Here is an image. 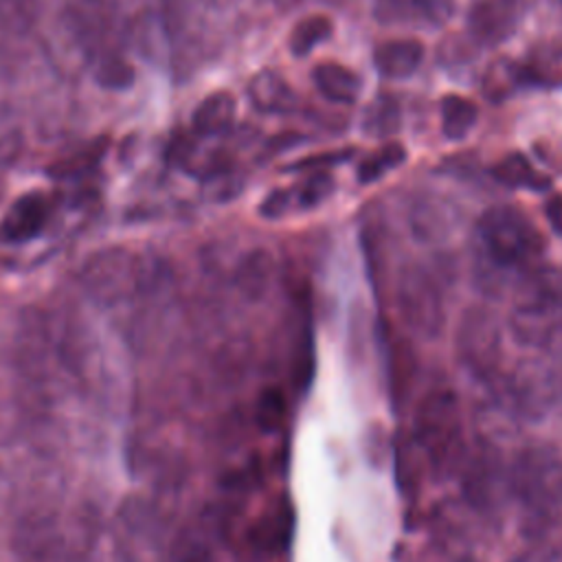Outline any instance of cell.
<instances>
[{
  "mask_svg": "<svg viewBox=\"0 0 562 562\" xmlns=\"http://www.w3.org/2000/svg\"><path fill=\"white\" fill-rule=\"evenodd\" d=\"M79 279L92 301L116 305L145 290L151 270L145 259L125 248H105L83 263Z\"/></svg>",
  "mask_w": 562,
  "mask_h": 562,
  "instance_id": "obj_4",
  "label": "cell"
},
{
  "mask_svg": "<svg viewBox=\"0 0 562 562\" xmlns=\"http://www.w3.org/2000/svg\"><path fill=\"white\" fill-rule=\"evenodd\" d=\"M522 88H527V79L518 59L501 55L485 66L481 77V94L490 103H503Z\"/></svg>",
  "mask_w": 562,
  "mask_h": 562,
  "instance_id": "obj_17",
  "label": "cell"
},
{
  "mask_svg": "<svg viewBox=\"0 0 562 562\" xmlns=\"http://www.w3.org/2000/svg\"><path fill=\"white\" fill-rule=\"evenodd\" d=\"M424 61V44L419 40H386L373 50V66L386 79H406Z\"/></svg>",
  "mask_w": 562,
  "mask_h": 562,
  "instance_id": "obj_15",
  "label": "cell"
},
{
  "mask_svg": "<svg viewBox=\"0 0 562 562\" xmlns=\"http://www.w3.org/2000/svg\"><path fill=\"white\" fill-rule=\"evenodd\" d=\"M101 151H103V143H94V145H90V147H86V149L72 154L70 158L57 162V165L50 169V173H55V178H61V180L77 178L79 173H86V171H90V169L97 165Z\"/></svg>",
  "mask_w": 562,
  "mask_h": 562,
  "instance_id": "obj_25",
  "label": "cell"
},
{
  "mask_svg": "<svg viewBox=\"0 0 562 562\" xmlns=\"http://www.w3.org/2000/svg\"><path fill=\"white\" fill-rule=\"evenodd\" d=\"M331 189L334 178L327 171H316L288 189L270 191L263 198L259 213L263 217H281L290 211H305L321 204L331 193Z\"/></svg>",
  "mask_w": 562,
  "mask_h": 562,
  "instance_id": "obj_10",
  "label": "cell"
},
{
  "mask_svg": "<svg viewBox=\"0 0 562 562\" xmlns=\"http://www.w3.org/2000/svg\"><path fill=\"white\" fill-rule=\"evenodd\" d=\"M483 255L498 268L529 270L544 252V237L516 206L487 209L476 226Z\"/></svg>",
  "mask_w": 562,
  "mask_h": 562,
  "instance_id": "obj_2",
  "label": "cell"
},
{
  "mask_svg": "<svg viewBox=\"0 0 562 562\" xmlns=\"http://www.w3.org/2000/svg\"><path fill=\"white\" fill-rule=\"evenodd\" d=\"M476 119L479 110L474 101L459 94H446L441 99V132L448 140H463L476 125Z\"/></svg>",
  "mask_w": 562,
  "mask_h": 562,
  "instance_id": "obj_20",
  "label": "cell"
},
{
  "mask_svg": "<svg viewBox=\"0 0 562 562\" xmlns=\"http://www.w3.org/2000/svg\"><path fill=\"white\" fill-rule=\"evenodd\" d=\"M235 97L226 90L204 97L191 114V130L200 138H213L226 134L235 123Z\"/></svg>",
  "mask_w": 562,
  "mask_h": 562,
  "instance_id": "obj_16",
  "label": "cell"
},
{
  "mask_svg": "<svg viewBox=\"0 0 562 562\" xmlns=\"http://www.w3.org/2000/svg\"><path fill=\"white\" fill-rule=\"evenodd\" d=\"M544 215L551 228L562 237V195L560 193L549 195V200L544 202Z\"/></svg>",
  "mask_w": 562,
  "mask_h": 562,
  "instance_id": "obj_28",
  "label": "cell"
},
{
  "mask_svg": "<svg viewBox=\"0 0 562 562\" xmlns=\"http://www.w3.org/2000/svg\"><path fill=\"white\" fill-rule=\"evenodd\" d=\"M294 512L285 496L270 501V505L255 518L248 529V547L255 555L270 558L281 553L292 538Z\"/></svg>",
  "mask_w": 562,
  "mask_h": 562,
  "instance_id": "obj_9",
  "label": "cell"
},
{
  "mask_svg": "<svg viewBox=\"0 0 562 562\" xmlns=\"http://www.w3.org/2000/svg\"><path fill=\"white\" fill-rule=\"evenodd\" d=\"M334 31V22L329 15L325 13H314V15H305L303 20H299L288 37V46L296 57H305L310 55L321 42L329 40Z\"/></svg>",
  "mask_w": 562,
  "mask_h": 562,
  "instance_id": "obj_22",
  "label": "cell"
},
{
  "mask_svg": "<svg viewBox=\"0 0 562 562\" xmlns=\"http://www.w3.org/2000/svg\"><path fill=\"white\" fill-rule=\"evenodd\" d=\"M520 13L522 0H472L468 33L481 46H496L516 31Z\"/></svg>",
  "mask_w": 562,
  "mask_h": 562,
  "instance_id": "obj_7",
  "label": "cell"
},
{
  "mask_svg": "<svg viewBox=\"0 0 562 562\" xmlns=\"http://www.w3.org/2000/svg\"><path fill=\"white\" fill-rule=\"evenodd\" d=\"M283 415H285V402L281 397V391L279 389L261 391V395L257 400V408H255L257 426L263 432H274V430H279Z\"/></svg>",
  "mask_w": 562,
  "mask_h": 562,
  "instance_id": "obj_24",
  "label": "cell"
},
{
  "mask_svg": "<svg viewBox=\"0 0 562 562\" xmlns=\"http://www.w3.org/2000/svg\"><path fill=\"white\" fill-rule=\"evenodd\" d=\"M402 125L400 103L391 94H378L362 114V130L373 138H391Z\"/></svg>",
  "mask_w": 562,
  "mask_h": 562,
  "instance_id": "obj_21",
  "label": "cell"
},
{
  "mask_svg": "<svg viewBox=\"0 0 562 562\" xmlns=\"http://www.w3.org/2000/svg\"><path fill=\"white\" fill-rule=\"evenodd\" d=\"M527 86L560 88L562 86V40L536 42L525 59H520Z\"/></svg>",
  "mask_w": 562,
  "mask_h": 562,
  "instance_id": "obj_14",
  "label": "cell"
},
{
  "mask_svg": "<svg viewBox=\"0 0 562 562\" xmlns=\"http://www.w3.org/2000/svg\"><path fill=\"white\" fill-rule=\"evenodd\" d=\"M415 437L437 472H450L463 448V415L450 389L424 395L415 413Z\"/></svg>",
  "mask_w": 562,
  "mask_h": 562,
  "instance_id": "obj_3",
  "label": "cell"
},
{
  "mask_svg": "<svg viewBox=\"0 0 562 562\" xmlns=\"http://www.w3.org/2000/svg\"><path fill=\"white\" fill-rule=\"evenodd\" d=\"M406 158V149L400 143H384L382 147H378L375 151L367 154L360 162H358V182L369 184L373 180H380L386 171L400 167Z\"/></svg>",
  "mask_w": 562,
  "mask_h": 562,
  "instance_id": "obj_23",
  "label": "cell"
},
{
  "mask_svg": "<svg viewBox=\"0 0 562 562\" xmlns=\"http://www.w3.org/2000/svg\"><path fill=\"white\" fill-rule=\"evenodd\" d=\"M53 202L40 191L20 195L0 220L2 244H26L35 239L48 224Z\"/></svg>",
  "mask_w": 562,
  "mask_h": 562,
  "instance_id": "obj_8",
  "label": "cell"
},
{
  "mask_svg": "<svg viewBox=\"0 0 562 562\" xmlns=\"http://www.w3.org/2000/svg\"><path fill=\"white\" fill-rule=\"evenodd\" d=\"M173 562H211L206 544L198 538H182L173 551Z\"/></svg>",
  "mask_w": 562,
  "mask_h": 562,
  "instance_id": "obj_26",
  "label": "cell"
},
{
  "mask_svg": "<svg viewBox=\"0 0 562 562\" xmlns=\"http://www.w3.org/2000/svg\"><path fill=\"white\" fill-rule=\"evenodd\" d=\"M246 92L252 108L263 114H285L299 103L296 92L277 70H259L248 81Z\"/></svg>",
  "mask_w": 562,
  "mask_h": 562,
  "instance_id": "obj_13",
  "label": "cell"
},
{
  "mask_svg": "<svg viewBox=\"0 0 562 562\" xmlns=\"http://www.w3.org/2000/svg\"><path fill=\"white\" fill-rule=\"evenodd\" d=\"M312 79L318 92L334 103H356L362 90V79L351 68L336 61L318 64Z\"/></svg>",
  "mask_w": 562,
  "mask_h": 562,
  "instance_id": "obj_18",
  "label": "cell"
},
{
  "mask_svg": "<svg viewBox=\"0 0 562 562\" xmlns=\"http://www.w3.org/2000/svg\"><path fill=\"white\" fill-rule=\"evenodd\" d=\"M512 334L520 345L544 347L562 327V272L531 266L522 272L512 303Z\"/></svg>",
  "mask_w": 562,
  "mask_h": 562,
  "instance_id": "obj_1",
  "label": "cell"
},
{
  "mask_svg": "<svg viewBox=\"0 0 562 562\" xmlns=\"http://www.w3.org/2000/svg\"><path fill=\"white\" fill-rule=\"evenodd\" d=\"M454 11L452 0H375L373 13L382 24L439 26Z\"/></svg>",
  "mask_w": 562,
  "mask_h": 562,
  "instance_id": "obj_11",
  "label": "cell"
},
{
  "mask_svg": "<svg viewBox=\"0 0 562 562\" xmlns=\"http://www.w3.org/2000/svg\"><path fill=\"white\" fill-rule=\"evenodd\" d=\"M518 494L533 516L562 505V461L544 450H531L518 465Z\"/></svg>",
  "mask_w": 562,
  "mask_h": 562,
  "instance_id": "obj_5",
  "label": "cell"
},
{
  "mask_svg": "<svg viewBox=\"0 0 562 562\" xmlns=\"http://www.w3.org/2000/svg\"><path fill=\"white\" fill-rule=\"evenodd\" d=\"M492 176L509 187V189H529V191H547L551 187V178L542 171H538L529 158L520 151H512L505 158H501L492 167Z\"/></svg>",
  "mask_w": 562,
  "mask_h": 562,
  "instance_id": "obj_19",
  "label": "cell"
},
{
  "mask_svg": "<svg viewBox=\"0 0 562 562\" xmlns=\"http://www.w3.org/2000/svg\"><path fill=\"white\" fill-rule=\"evenodd\" d=\"M349 156H353V149H338V151H327V154H318V156H310L303 158L299 162H294L290 169L292 171H303V169H312V167H321V165H336L342 160H349Z\"/></svg>",
  "mask_w": 562,
  "mask_h": 562,
  "instance_id": "obj_27",
  "label": "cell"
},
{
  "mask_svg": "<svg viewBox=\"0 0 562 562\" xmlns=\"http://www.w3.org/2000/svg\"><path fill=\"white\" fill-rule=\"evenodd\" d=\"M70 13V26L83 46L90 66L108 57L123 55L114 37V18L103 0H75Z\"/></svg>",
  "mask_w": 562,
  "mask_h": 562,
  "instance_id": "obj_6",
  "label": "cell"
},
{
  "mask_svg": "<svg viewBox=\"0 0 562 562\" xmlns=\"http://www.w3.org/2000/svg\"><path fill=\"white\" fill-rule=\"evenodd\" d=\"M461 347L468 364L487 375L494 369L496 358V327L494 321L483 314H472L461 329Z\"/></svg>",
  "mask_w": 562,
  "mask_h": 562,
  "instance_id": "obj_12",
  "label": "cell"
}]
</instances>
